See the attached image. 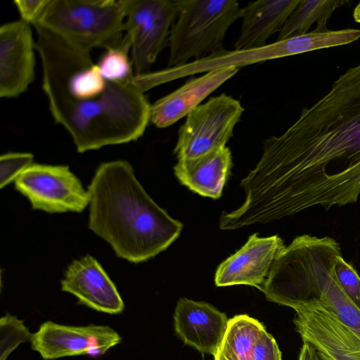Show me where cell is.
I'll return each instance as SVG.
<instances>
[{"label":"cell","instance_id":"obj_17","mask_svg":"<svg viewBox=\"0 0 360 360\" xmlns=\"http://www.w3.org/2000/svg\"><path fill=\"white\" fill-rule=\"evenodd\" d=\"M239 69L226 68L206 72L187 81L173 92L150 105V121L158 128H165L188 115L200 103Z\"/></svg>","mask_w":360,"mask_h":360},{"label":"cell","instance_id":"obj_16","mask_svg":"<svg viewBox=\"0 0 360 360\" xmlns=\"http://www.w3.org/2000/svg\"><path fill=\"white\" fill-rule=\"evenodd\" d=\"M174 320L176 333L186 345L213 355L229 323L226 315L212 305L185 297L177 302Z\"/></svg>","mask_w":360,"mask_h":360},{"label":"cell","instance_id":"obj_11","mask_svg":"<svg viewBox=\"0 0 360 360\" xmlns=\"http://www.w3.org/2000/svg\"><path fill=\"white\" fill-rule=\"evenodd\" d=\"M293 309L295 330L303 342L331 360H360V338L323 304L312 300Z\"/></svg>","mask_w":360,"mask_h":360},{"label":"cell","instance_id":"obj_30","mask_svg":"<svg viewBox=\"0 0 360 360\" xmlns=\"http://www.w3.org/2000/svg\"><path fill=\"white\" fill-rule=\"evenodd\" d=\"M319 360H331L328 356L317 351Z\"/></svg>","mask_w":360,"mask_h":360},{"label":"cell","instance_id":"obj_9","mask_svg":"<svg viewBox=\"0 0 360 360\" xmlns=\"http://www.w3.org/2000/svg\"><path fill=\"white\" fill-rule=\"evenodd\" d=\"M124 38L134 75H144L168 45L177 16L176 0H124Z\"/></svg>","mask_w":360,"mask_h":360},{"label":"cell","instance_id":"obj_29","mask_svg":"<svg viewBox=\"0 0 360 360\" xmlns=\"http://www.w3.org/2000/svg\"><path fill=\"white\" fill-rule=\"evenodd\" d=\"M353 17L356 22L360 23V2L354 9Z\"/></svg>","mask_w":360,"mask_h":360},{"label":"cell","instance_id":"obj_14","mask_svg":"<svg viewBox=\"0 0 360 360\" xmlns=\"http://www.w3.org/2000/svg\"><path fill=\"white\" fill-rule=\"evenodd\" d=\"M278 235L250 236L247 243L218 266L214 283L218 287L248 285L262 288L277 257L285 248Z\"/></svg>","mask_w":360,"mask_h":360},{"label":"cell","instance_id":"obj_21","mask_svg":"<svg viewBox=\"0 0 360 360\" xmlns=\"http://www.w3.org/2000/svg\"><path fill=\"white\" fill-rule=\"evenodd\" d=\"M349 4L345 0H299L286 20L276 41L300 36L308 33L311 26L316 22V32L328 30L326 24L333 13Z\"/></svg>","mask_w":360,"mask_h":360},{"label":"cell","instance_id":"obj_25","mask_svg":"<svg viewBox=\"0 0 360 360\" xmlns=\"http://www.w3.org/2000/svg\"><path fill=\"white\" fill-rule=\"evenodd\" d=\"M34 156L30 153H7L0 157V188L11 183L32 165Z\"/></svg>","mask_w":360,"mask_h":360},{"label":"cell","instance_id":"obj_19","mask_svg":"<svg viewBox=\"0 0 360 360\" xmlns=\"http://www.w3.org/2000/svg\"><path fill=\"white\" fill-rule=\"evenodd\" d=\"M232 167L228 147L192 160H179L174 167L181 184L193 192L214 199L221 197Z\"/></svg>","mask_w":360,"mask_h":360},{"label":"cell","instance_id":"obj_3","mask_svg":"<svg viewBox=\"0 0 360 360\" xmlns=\"http://www.w3.org/2000/svg\"><path fill=\"white\" fill-rule=\"evenodd\" d=\"M89 227L130 262L148 260L179 236L183 224L158 205L124 160L103 162L88 186Z\"/></svg>","mask_w":360,"mask_h":360},{"label":"cell","instance_id":"obj_5","mask_svg":"<svg viewBox=\"0 0 360 360\" xmlns=\"http://www.w3.org/2000/svg\"><path fill=\"white\" fill-rule=\"evenodd\" d=\"M124 20V0H50L35 25L90 52L122 46Z\"/></svg>","mask_w":360,"mask_h":360},{"label":"cell","instance_id":"obj_1","mask_svg":"<svg viewBox=\"0 0 360 360\" xmlns=\"http://www.w3.org/2000/svg\"><path fill=\"white\" fill-rule=\"evenodd\" d=\"M245 207L264 224L310 207L328 210L360 195V63L281 135L264 143L255 167L241 181Z\"/></svg>","mask_w":360,"mask_h":360},{"label":"cell","instance_id":"obj_28","mask_svg":"<svg viewBox=\"0 0 360 360\" xmlns=\"http://www.w3.org/2000/svg\"><path fill=\"white\" fill-rule=\"evenodd\" d=\"M298 360H319L317 350L311 344L303 342Z\"/></svg>","mask_w":360,"mask_h":360},{"label":"cell","instance_id":"obj_15","mask_svg":"<svg viewBox=\"0 0 360 360\" xmlns=\"http://www.w3.org/2000/svg\"><path fill=\"white\" fill-rule=\"evenodd\" d=\"M61 289L76 297L80 304L100 312L118 314L124 309L116 286L91 255L69 265L61 281Z\"/></svg>","mask_w":360,"mask_h":360},{"label":"cell","instance_id":"obj_7","mask_svg":"<svg viewBox=\"0 0 360 360\" xmlns=\"http://www.w3.org/2000/svg\"><path fill=\"white\" fill-rule=\"evenodd\" d=\"M334 44L335 37L332 32L312 30L305 34L276 41L259 48L233 51L223 49L181 65L134 75L133 83L139 90L144 93L160 84L198 73H206L226 68L239 69L240 67L268 60L333 47Z\"/></svg>","mask_w":360,"mask_h":360},{"label":"cell","instance_id":"obj_26","mask_svg":"<svg viewBox=\"0 0 360 360\" xmlns=\"http://www.w3.org/2000/svg\"><path fill=\"white\" fill-rule=\"evenodd\" d=\"M252 360H281V352L274 338L266 330L255 345Z\"/></svg>","mask_w":360,"mask_h":360},{"label":"cell","instance_id":"obj_13","mask_svg":"<svg viewBox=\"0 0 360 360\" xmlns=\"http://www.w3.org/2000/svg\"><path fill=\"white\" fill-rule=\"evenodd\" d=\"M35 43L29 23L10 22L0 27V96L15 98L34 75Z\"/></svg>","mask_w":360,"mask_h":360},{"label":"cell","instance_id":"obj_27","mask_svg":"<svg viewBox=\"0 0 360 360\" xmlns=\"http://www.w3.org/2000/svg\"><path fill=\"white\" fill-rule=\"evenodd\" d=\"M50 0H15L21 20L34 25L39 20Z\"/></svg>","mask_w":360,"mask_h":360},{"label":"cell","instance_id":"obj_8","mask_svg":"<svg viewBox=\"0 0 360 360\" xmlns=\"http://www.w3.org/2000/svg\"><path fill=\"white\" fill-rule=\"evenodd\" d=\"M244 108L239 101L222 94L198 105L180 127L174 153L192 160L226 147Z\"/></svg>","mask_w":360,"mask_h":360},{"label":"cell","instance_id":"obj_24","mask_svg":"<svg viewBox=\"0 0 360 360\" xmlns=\"http://www.w3.org/2000/svg\"><path fill=\"white\" fill-rule=\"evenodd\" d=\"M334 272L345 295L360 310V276L354 267L345 260L342 254L335 258Z\"/></svg>","mask_w":360,"mask_h":360},{"label":"cell","instance_id":"obj_4","mask_svg":"<svg viewBox=\"0 0 360 360\" xmlns=\"http://www.w3.org/2000/svg\"><path fill=\"white\" fill-rule=\"evenodd\" d=\"M339 244L330 237L299 236L276 258L264 285L266 299L292 309L316 300L360 338V310L341 288L334 272Z\"/></svg>","mask_w":360,"mask_h":360},{"label":"cell","instance_id":"obj_2","mask_svg":"<svg viewBox=\"0 0 360 360\" xmlns=\"http://www.w3.org/2000/svg\"><path fill=\"white\" fill-rule=\"evenodd\" d=\"M42 88L51 113L79 153L136 141L150 121V105L131 83L108 81L90 52L34 25Z\"/></svg>","mask_w":360,"mask_h":360},{"label":"cell","instance_id":"obj_20","mask_svg":"<svg viewBox=\"0 0 360 360\" xmlns=\"http://www.w3.org/2000/svg\"><path fill=\"white\" fill-rule=\"evenodd\" d=\"M264 325L247 314L229 319L224 336L214 354V360H252L255 345Z\"/></svg>","mask_w":360,"mask_h":360},{"label":"cell","instance_id":"obj_22","mask_svg":"<svg viewBox=\"0 0 360 360\" xmlns=\"http://www.w3.org/2000/svg\"><path fill=\"white\" fill-rule=\"evenodd\" d=\"M129 51L130 46L125 38L122 46L106 49L97 64L105 79L116 83L133 82L134 72Z\"/></svg>","mask_w":360,"mask_h":360},{"label":"cell","instance_id":"obj_10","mask_svg":"<svg viewBox=\"0 0 360 360\" xmlns=\"http://www.w3.org/2000/svg\"><path fill=\"white\" fill-rule=\"evenodd\" d=\"M15 188L34 210L49 213L80 212L89 195L68 166L32 164L15 180Z\"/></svg>","mask_w":360,"mask_h":360},{"label":"cell","instance_id":"obj_6","mask_svg":"<svg viewBox=\"0 0 360 360\" xmlns=\"http://www.w3.org/2000/svg\"><path fill=\"white\" fill-rule=\"evenodd\" d=\"M176 5L168 41V67L223 49L228 29L242 15L236 0H176Z\"/></svg>","mask_w":360,"mask_h":360},{"label":"cell","instance_id":"obj_12","mask_svg":"<svg viewBox=\"0 0 360 360\" xmlns=\"http://www.w3.org/2000/svg\"><path fill=\"white\" fill-rule=\"evenodd\" d=\"M120 334L108 326H72L49 321L32 335V349L45 360L65 356H98L120 343Z\"/></svg>","mask_w":360,"mask_h":360},{"label":"cell","instance_id":"obj_23","mask_svg":"<svg viewBox=\"0 0 360 360\" xmlns=\"http://www.w3.org/2000/svg\"><path fill=\"white\" fill-rule=\"evenodd\" d=\"M32 335L22 320L6 313L0 319V360H6L20 344L31 341Z\"/></svg>","mask_w":360,"mask_h":360},{"label":"cell","instance_id":"obj_18","mask_svg":"<svg viewBox=\"0 0 360 360\" xmlns=\"http://www.w3.org/2000/svg\"><path fill=\"white\" fill-rule=\"evenodd\" d=\"M299 0H259L242 8L241 31L234 49H251L266 45L268 39L280 32Z\"/></svg>","mask_w":360,"mask_h":360}]
</instances>
